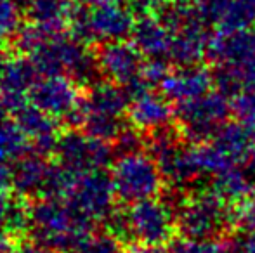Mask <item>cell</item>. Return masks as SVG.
Segmentation results:
<instances>
[{
  "label": "cell",
  "instance_id": "60d3db41",
  "mask_svg": "<svg viewBox=\"0 0 255 253\" xmlns=\"http://www.w3.org/2000/svg\"><path fill=\"white\" fill-rule=\"evenodd\" d=\"M9 248V241H0V253H3Z\"/></svg>",
  "mask_w": 255,
  "mask_h": 253
},
{
  "label": "cell",
  "instance_id": "9c48e42d",
  "mask_svg": "<svg viewBox=\"0 0 255 253\" xmlns=\"http://www.w3.org/2000/svg\"><path fill=\"white\" fill-rule=\"evenodd\" d=\"M57 163L73 173H84L89 170H104L111 165L115 148L108 141L70 130L57 137L56 151Z\"/></svg>",
  "mask_w": 255,
  "mask_h": 253
},
{
  "label": "cell",
  "instance_id": "ac0fdd59",
  "mask_svg": "<svg viewBox=\"0 0 255 253\" xmlns=\"http://www.w3.org/2000/svg\"><path fill=\"white\" fill-rule=\"evenodd\" d=\"M127 113L128 120L135 128L154 132L158 128L170 125L175 111L163 94H156L148 88L132 99Z\"/></svg>",
  "mask_w": 255,
  "mask_h": 253
},
{
  "label": "cell",
  "instance_id": "277c9868",
  "mask_svg": "<svg viewBox=\"0 0 255 253\" xmlns=\"http://www.w3.org/2000/svg\"><path fill=\"white\" fill-rule=\"evenodd\" d=\"M149 155L160 167L165 182L175 191L193 186L203 175L196 148L182 144V135L170 125L151 132L148 141Z\"/></svg>",
  "mask_w": 255,
  "mask_h": 253
},
{
  "label": "cell",
  "instance_id": "7402d4cb",
  "mask_svg": "<svg viewBox=\"0 0 255 253\" xmlns=\"http://www.w3.org/2000/svg\"><path fill=\"white\" fill-rule=\"evenodd\" d=\"M51 163L44 155L31 151L12 162V189L19 196H40Z\"/></svg>",
  "mask_w": 255,
  "mask_h": 253
},
{
  "label": "cell",
  "instance_id": "603a6c76",
  "mask_svg": "<svg viewBox=\"0 0 255 253\" xmlns=\"http://www.w3.org/2000/svg\"><path fill=\"white\" fill-rule=\"evenodd\" d=\"M31 215L24 196L0 192V241L30 233Z\"/></svg>",
  "mask_w": 255,
  "mask_h": 253
},
{
  "label": "cell",
  "instance_id": "4316f807",
  "mask_svg": "<svg viewBox=\"0 0 255 253\" xmlns=\"http://www.w3.org/2000/svg\"><path fill=\"white\" fill-rule=\"evenodd\" d=\"M80 127H84L85 134L108 142L115 141L125 128V125L122 123V118L108 115H84Z\"/></svg>",
  "mask_w": 255,
  "mask_h": 253
},
{
  "label": "cell",
  "instance_id": "ab89813d",
  "mask_svg": "<svg viewBox=\"0 0 255 253\" xmlns=\"http://www.w3.org/2000/svg\"><path fill=\"white\" fill-rule=\"evenodd\" d=\"M84 3H89V5H104V3H111V2H118V0H82Z\"/></svg>",
  "mask_w": 255,
  "mask_h": 253
},
{
  "label": "cell",
  "instance_id": "484cf974",
  "mask_svg": "<svg viewBox=\"0 0 255 253\" xmlns=\"http://www.w3.org/2000/svg\"><path fill=\"white\" fill-rule=\"evenodd\" d=\"M31 142L26 137L14 116L0 106V158L16 162L17 158L30 153Z\"/></svg>",
  "mask_w": 255,
  "mask_h": 253
},
{
  "label": "cell",
  "instance_id": "836d02e7",
  "mask_svg": "<svg viewBox=\"0 0 255 253\" xmlns=\"http://www.w3.org/2000/svg\"><path fill=\"white\" fill-rule=\"evenodd\" d=\"M168 73H170V70L167 66V59H148L144 63L141 77L148 87H154V85L160 87Z\"/></svg>",
  "mask_w": 255,
  "mask_h": 253
},
{
  "label": "cell",
  "instance_id": "8d00e7d4",
  "mask_svg": "<svg viewBox=\"0 0 255 253\" xmlns=\"http://www.w3.org/2000/svg\"><path fill=\"white\" fill-rule=\"evenodd\" d=\"M12 187V165L0 158V192H7Z\"/></svg>",
  "mask_w": 255,
  "mask_h": 253
},
{
  "label": "cell",
  "instance_id": "b9f144b4",
  "mask_svg": "<svg viewBox=\"0 0 255 253\" xmlns=\"http://www.w3.org/2000/svg\"><path fill=\"white\" fill-rule=\"evenodd\" d=\"M2 63H3V61H0V70H2Z\"/></svg>",
  "mask_w": 255,
  "mask_h": 253
},
{
  "label": "cell",
  "instance_id": "7a4b0ae2",
  "mask_svg": "<svg viewBox=\"0 0 255 253\" xmlns=\"http://www.w3.org/2000/svg\"><path fill=\"white\" fill-rule=\"evenodd\" d=\"M106 229L122 241L130 240L142 247L160 248L175 238V208L168 199H158V196L137 201L125 212H115L108 219Z\"/></svg>",
  "mask_w": 255,
  "mask_h": 253
},
{
  "label": "cell",
  "instance_id": "3957f363",
  "mask_svg": "<svg viewBox=\"0 0 255 253\" xmlns=\"http://www.w3.org/2000/svg\"><path fill=\"white\" fill-rule=\"evenodd\" d=\"M28 58L33 61L40 77L66 73L78 85H94L101 75L98 56L89 51V45L66 35L45 42Z\"/></svg>",
  "mask_w": 255,
  "mask_h": 253
},
{
  "label": "cell",
  "instance_id": "1f68e13d",
  "mask_svg": "<svg viewBox=\"0 0 255 253\" xmlns=\"http://www.w3.org/2000/svg\"><path fill=\"white\" fill-rule=\"evenodd\" d=\"M233 111L240 122L255 127V88L243 90L233 97Z\"/></svg>",
  "mask_w": 255,
  "mask_h": 253
},
{
  "label": "cell",
  "instance_id": "74e56055",
  "mask_svg": "<svg viewBox=\"0 0 255 253\" xmlns=\"http://www.w3.org/2000/svg\"><path fill=\"white\" fill-rule=\"evenodd\" d=\"M5 253H52L51 250H47V248L40 247V245L37 243H24V245H19V247L12 248L9 247V250H7Z\"/></svg>",
  "mask_w": 255,
  "mask_h": 253
},
{
  "label": "cell",
  "instance_id": "f1b7e54d",
  "mask_svg": "<svg viewBox=\"0 0 255 253\" xmlns=\"http://www.w3.org/2000/svg\"><path fill=\"white\" fill-rule=\"evenodd\" d=\"M21 10L24 9L19 0H0V44L19 31Z\"/></svg>",
  "mask_w": 255,
  "mask_h": 253
},
{
  "label": "cell",
  "instance_id": "44dd1931",
  "mask_svg": "<svg viewBox=\"0 0 255 253\" xmlns=\"http://www.w3.org/2000/svg\"><path fill=\"white\" fill-rule=\"evenodd\" d=\"M23 9L30 23L38 24L52 37L64 35L77 10L71 0H23Z\"/></svg>",
  "mask_w": 255,
  "mask_h": 253
},
{
  "label": "cell",
  "instance_id": "cb8c5ba5",
  "mask_svg": "<svg viewBox=\"0 0 255 253\" xmlns=\"http://www.w3.org/2000/svg\"><path fill=\"white\" fill-rule=\"evenodd\" d=\"M214 85L228 97L255 88V58L235 64H217L214 71Z\"/></svg>",
  "mask_w": 255,
  "mask_h": 253
},
{
  "label": "cell",
  "instance_id": "f546056e",
  "mask_svg": "<svg viewBox=\"0 0 255 253\" xmlns=\"http://www.w3.org/2000/svg\"><path fill=\"white\" fill-rule=\"evenodd\" d=\"M77 253H124L122 250V240L117 238L110 231L104 233H91L84 241Z\"/></svg>",
  "mask_w": 255,
  "mask_h": 253
},
{
  "label": "cell",
  "instance_id": "30bf717a",
  "mask_svg": "<svg viewBox=\"0 0 255 253\" xmlns=\"http://www.w3.org/2000/svg\"><path fill=\"white\" fill-rule=\"evenodd\" d=\"M115 199L117 192L111 173L104 170H89L77 173L66 201L94 222H106L115 212Z\"/></svg>",
  "mask_w": 255,
  "mask_h": 253
},
{
  "label": "cell",
  "instance_id": "8fae6325",
  "mask_svg": "<svg viewBox=\"0 0 255 253\" xmlns=\"http://www.w3.org/2000/svg\"><path fill=\"white\" fill-rule=\"evenodd\" d=\"M30 102L54 118L70 120L80 108L82 95L78 84L68 75L42 77L30 92Z\"/></svg>",
  "mask_w": 255,
  "mask_h": 253
},
{
  "label": "cell",
  "instance_id": "e575fe53",
  "mask_svg": "<svg viewBox=\"0 0 255 253\" xmlns=\"http://www.w3.org/2000/svg\"><path fill=\"white\" fill-rule=\"evenodd\" d=\"M229 253H255V227L247 231H238V236L233 238L228 245Z\"/></svg>",
  "mask_w": 255,
  "mask_h": 253
},
{
  "label": "cell",
  "instance_id": "52a82bcc",
  "mask_svg": "<svg viewBox=\"0 0 255 253\" xmlns=\"http://www.w3.org/2000/svg\"><path fill=\"white\" fill-rule=\"evenodd\" d=\"M111 179L117 198L127 205L156 198L165 182L153 156L141 151L120 155L113 163Z\"/></svg>",
  "mask_w": 255,
  "mask_h": 253
},
{
  "label": "cell",
  "instance_id": "d4e9b609",
  "mask_svg": "<svg viewBox=\"0 0 255 253\" xmlns=\"http://www.w3.org/2000/svg\"><path fill=\"white\" fill-rule=\"evenodd\" d=\"M255 189V175L245 167H231L224 172L214 175L212 191L221 196L226 203H238L252 196Z\"/></svg>",
  "mask_w": 255,
  "mask_h": 253
},
{
  "label": "cell",
  "instance_id": "8992f818",
  "mask_svg": "<svg viewBox=\"0 0 255 253\" xmlns=\"http://www.w3.org/2000/svg\"><path fill=\"white\" fill-rule=\"evenodd\" d=\"M177 231L189 238H219L233 227L228 203L214 191H202L181 198L175 205Z\"/></svg>",
  "mask_w": 255,
  "mask_h": 253
},
{
  "label": "cell",
  "instance_id": "5b68a950",
  "mask_svg": "<svg viewBox=\"0 0 255 253\" xmlns=\"http://www.w3.org/2000/svg\"><path fill=\"white\" fill-rule=\"evenodd\" d=\"M135 24V12L130 5H122L120 2L94 5L91 9L77 7L71 19L73 37L84 44L92 42H115L125 40L132 35Z\"/></svg>",
  "mask_w": 255,
  "mask_h": 253
},
{
  "label": "cell",
  "instance_id": "f35d334b",
  "mask_svg": "<svg viewBox=\"0 0 255 253\" xmlns=\"http://www.w3.org/2000/svg\"><path fill=\"white\" fill-rule=\"evenodd\" d=\"M124 253H160L156 248H149V247H142V245H137V247H132L130 250L124 252Z\"/></svg>",
  "mask_w": 255,
  "mask_h": 253
},
{
  "label": "cell",
  "instance_id": "d590c367",
  "mask_svg": "<svg viewBox=\"0 0 255 253\" xmlns=\"http://www.w3.org/2000/svg\"><path fill=\"white\" fill-rule=\"evenodd\" d=\"M168 0H132L130 9L137 16H156Z\"/></svg>",
  "mask_w": 255,
  "mask_h": 253
},
{
  "label": "cell",
  "instance_id": "d6986e66",
  "mask_svg": "<svg viewBox=\"0 0 255 253\" xmlns=\"http://www.w3.org/2000/svg\"><path fill=\"white\" fill-rule=\"evenodd\" d=\"M208 24L205 21H196L172 33L168 61L177 66H193L207 58V47L210 35L207 33Z\"/></svg>",
  "mask_w": 255,
  "mask_h": 253
},
{
  "label": "cell",
  "instance_id": "4fadbf2b",
  "mask_svg": "<svg viewBox=\"0 0 255 253\" xmlns=\"http://www.w3.org/2000/svg\"><path fill=\"white\" fill-rule=\"evenodd\" d=\"M144 56L132 42H104L98 52L101 75L118 85H128L139 80L144 68Z\"/></svg>",
  "mask_w": 255,
  "mask_h": 253
},
{
  "label": "cell",
  "instance_id": "9a60e30c",
  "mask_svg": "<svg viewBox=\"0 0 255 253\" xmlns=\"http://www.w3.org/2000/svg\"><path fill=\"white\" fill-rule=\"evenodd\" d=\"M207 58L215 64H235L255 58V28L217 30L208 38Z\"/></svg>",
  "mask_w": 255,
  "mask_h": 253
},
{
  "label": "cell",
  "instance_id": "5bb4252c",
  "mask_svg": "<svg viewBox=\"0 0 255 253\" xmlns=\"http://www.w3.org/2000/svg\"><path fill=\"white\" fill-rule=\"evenodd\" d=\"M130 101V95L124 85H118L111 80L96 82L89 94L82 99L80 108L73 113L68 122L73 125H80L84 115H108L122 118L128 111Z\"/></svg>",
  "mask_w": 255,
  "mask_h": 253
},
{
  "label": "cell",
  "instance_id": "ffe728a7",
  "mask_svg": "<svg viewBox=\"0 0 255 253\" xmlns=\"http://www.w3.org/2000/svg\"><path fill=\"white\" fill-rule=\"evenodd\" d=\"M132 44L148 59H167L172 31L158 16H139L132 30Z\"/></svg>",
  "mask_w": 255,
  "mask_h": 253
},
{
  "label": "cell",
  "instance_id": "4dcf8cb0",
  "mask_svg": "<svg viewBox=\"0 0 255 253\" xmlns=\"http://www.w3.org/2000/svg\"><path fill=\"white\" fill-rule=\"evenodd\" d=\"M231 222L238 231H247L255 227V198L250 196L247 199L235 203L231 208Z\"/></svg>",
  "mask_w": 255,
  "mask_h": 253
},
{
  "label": "cell",
  "instance_id": "7c38bea8",
  "mask_svg": "<svg viewBox=\"0 0 255 253\" xmlns=\"http://www.w3.org/2000/svg\"><path fill=\"white\" fill-rule=\"evenodd\" d=\"M40 80V73L30 58L16 56L2 63L0 70V106L10 115L30 101V92Z\"/></svg>",
  "mask_w": 255,
  "mask_h": 253
},
{
  "label": "cell",
  "instance_id": "7bdbcfd3",
  "mask_svg": "<svg viewBox=\"0 0 255 253\" xmlns=\"http://www.w3.org/2000/svg\"><path fill=\"white\" fill-rule=\"evenodd\" d=\"M186 2H191V0H186ZM196 2H198V0H196Z\"/></svg>",
  "mask_w": 255,
  "mask_h": 253
},
{
  "label": "cell",
  "instance_id": "83f0119b",
  "mask_svg": "<svg viewBox=\"0 0 255 253\" xmlns=\"http://www.w3.org/2000/svg\"><path fill=\"white\" fill-rule=\"evenodd\" d=\"M168 253H229L228 245L219 238H174L168 245Z\"/></svg>",
  "mask_w": 255,
  "mask_h": 253
},
{
  "label": "cell",
  "instance_id": "e0dca14e",
  "mask_svg": "<svg viewBox=\"0 0 255 253\" xmlns=\"http://www.w3.org/2000/svg\"><path fill=\"white\" fill-rule=\"evenodd\" d=\"M14 120L19 125L21 130L30 139L31 148L38 155H54L57 144L56 137V118L42 111L30 101L24 102L21 108L14 111Z\"/></svg>",
  "mask_w": 255,
  "mask_h": 253
},
{
  "label": "cell",
  "instance_id": "2e32d148",
  "mask_svg": "<svg viewBox=\"0 0 255 253\" xmlns=\"http://www.w3.org/2000/svg\"><path fill=\"white\" fill-rule=\"evenodd\" d=\"M212 85H214V73L200 64H193V66H177V70L170 71L161 82L160 88L168 101L182 104L208 94Z\"/></svg>",
  "mask_w": 255,
  "mask_h": 253
},
{
  "label": "cell",
  "instance_id": "d6a6232c",
  "mask_svg": "<svg viewBox=\"0 0 255 253\" xmlns=\"http://www.w3.org/2000/svg\"><path fill=\"white\" fill-rule=\"evenodd\" d=\"M142 144V137L139 135V132H135L134 128L125 127L124 130L120 132L117 139L113 141V148L115 153H120V155H128V153H137L141 151Z\"/></svg>",
  "mask_w": 255,
  "mask_h": 253
},
{
  "label": "cell",
  "instance_id": "6da1fadb",
  "mask_svg": "<svg viewBox=\"0 0 255 253\" xmlns=\"http://www.w3.org/2000/svg\"><path fill=\"white\" fill-rule=\"evenodd\" d=\"M31 241L52 253H77L82 241L96 231V222L66 199L40 198L30 206Z\"/></svg>",
  "mask_w": 255,
  "mask_h": 253
},
{
  "label": "cell",
  "instance_id": "ba28073f",
  "mask_svg": "<svg viewBox=\"0 0 255 253\" xmlns=\"http://www.w3.org/2000/svg\"><path fill=\"white\" fill-rule=\"evenodd\" d=\"M233 113V102L222 92H208L198 99L177 106V123L182 139L202 146L212 141L219 128L228 122Z\"/></svg>",
  "mask_w": 255,
  "mask_h": 253
}]
</instances>
